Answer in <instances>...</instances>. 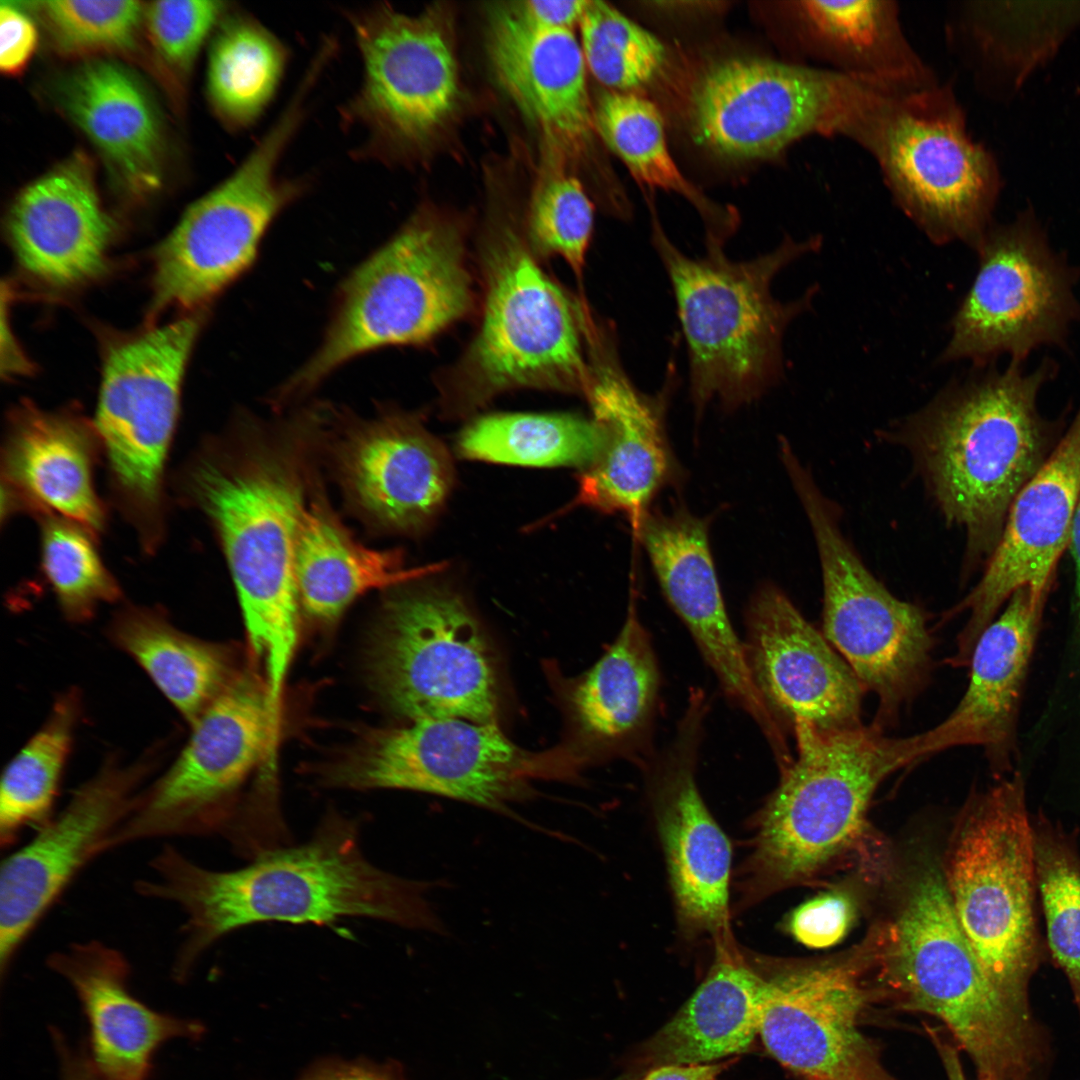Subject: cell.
Wrapping results in <instances>:
<instances>
[{"instance_id":"43","label":"cell","mask_w":1080,"mask_h":1080,"mask_svg":"<svg viewBox=\"0 0 1080 1080\" xmlns=\"http://www.w3.org/2000/svg\"><path fill=\"white\" fill-rule=\"evenodd\" d=\"M79 712L76 690L59 696L43 726L6 766L0 788L3 849L14 845L25 829L38 830L53 817Z\"/></svg>"},{"instance_id":"33","label":"cell","mask_w":1080,"mask_h":1080,"mask_svg":"<svg viewBox=\"0 0 1080 1080\" xmlns=\"http://www.w3.org/2000/svg\"><path fill=\"white\" fill-rule=\"evenodd\" d=\"M1080 28V1H960L949 8V49L988 98L1012 100Z\"/></svg>"},{"instance_id":"44","label":"cell","mask_w":1080,"mask_h":1080,"mask_svg":"<svg viewBox=\"0 0 1080 1080\" xmlns=\"http://www.w3.org/2000/svg\"><path fill=\"white\" fill-rule=\"evenodd\" d=\"M1033 835L1049 948L1068 979L1080 1018V857L1049 825L1033 827Z\"/></svg>"},{"instance_id":"37","label":"cell","mask_w":1080,"mask_h":1080,"mask_svg":"<svg viewBox=\"0 0 1080 1080\" xmlns=\"http://www.w3.org/2000/svg\"><path fill=\"white\" fill-rule=\"evenodd\" d=\"M714 946L705 979L651 1041L650 1051L663 1065L714 1063L746 1052L759 1035L763 974L733 936Z\"/></svg>"},{"instance_id":"39","label":"cell","mask_w":1080,"mask_h":1080,"mask_svg":"<svg viewBox=\"0 0 1080 1080\" xmlns=\"http://www.w3.org/2000/svg\"><path fill=\"white\" fill-rule=\"evenodd\" d=\"M110 633L192 725L229 684L225 651L178 630L157 610L127 608Z\"/></svg>"},{"instance_id":"30","label":"cell","mask_w":1080,"mask_h":1080,"mask_svg":"<svg viewBox=\"0 0 1080 1080\" xmlns=\"http://www.w3.org/2000/svg\"><path fill=\"white\" fill-rule=\"evenodd\" d=\"M659 690L657 657L632 596L615 641L568 691V748L580 764L625 758L644 767L653 756Z\"/></svg>"},{"instance_id":"17","label":"cell","mask_w":1080,"mask_h":1080,"mask_svg":"<svg viewBox=\"0 0 1080 1080\" xmlns=\"http://www.w3.org/2000/svg\"><path fill=\"white\" fill-rule=\"evenodd\" d=\"M200 323L188 316L152 328L114 345L104 360L94 429L120 505L146 549L160 538L164 467Z\"/></svg>"},{"instance_id":"40","label":"cell","mask_w":1080,"mask_h":1080,"mask_svg":"<svg viewBox=\"0 0 1080 1080\" xmlns=\"http://www.w3.org/2000/svg\"><path fill=\"white\" fill-rule=\"evenodd\" d=\"M593 119L596 132L639 183L685 197L704 219L706 247L724 248L736 230V216L711 203L685 178L669 151L664 121L653 102L607 89L593 104Z\"/></svg>"},{"instance_id":"41","label":"cell","mask_w":1080,"mask_h":1080,"mask_svg":"<svg viewBox=\"0 0 1080 1080\" xmlns=\"http://www.w3.org/2000/svg\"><path fill=\"white\" fill-rule=\"evenodd\" d=\"M604 446V432L592 418L570 414H494L477 419L460 434V456L525 466L587 469Z\"/></svg>"},{"instance_id":"52","label":"cell","mask_w":1080,"mask_h":1080,"mask_svg":"<svg viewBox=\"0 0 1080 1080\" xmlns=\"http://www.w3.org/2000/svg\"><path fill=\"white\" fill-rule=\"evenodd\" d=\"M297 1080H408L400 1065L370 1060L325 1059L309 1067Z\"/></svg>"},{"instance_id":"13","label":"cell","mask_w":1080,"mask_h":1080,"mask_svg":"<svg viewBox=\"0 0 1080 1080\" xmlns=\"http://www.w3.org/2000/svg\"><path fill=\"white\" fill-rule=\"evenodd\" d=\"M975 250L978 270L943 359L984 367L1002 356L1026 363L1044 347L1068 350L1080 324V265L1054 247L1034 208L994 223Z\"/></svg>"},{"instance_id":"20","label":"cell","mask_w":1080,"mask_h":1080,"mask_svg":"<svg viewBox=\"0 0 1080 1080\" xmlns=\"http://www.w3.org/2000/svg\"><path fill=\"white\" fill-rule=\"evenodd\" d=\"M854 959L792 964L764 976L759 1036L802 1080H898L861 1029L870 1000Z\"/></svg>"},{"instance_id":"51","label":"cell","mask_w":1080,"mask_h":1080,"mask_svg":"<svg viewBox=\"0 0 1080 1080\" xmlns=\"http://www.w3.org/2000/svg\"><path fill=\"white\" fill-rule=\"evenodd\" d=\"M38 45V31L32 18L15 2L0 6V68L16 75L23 71Z\"/></svg>"},{"instance_id":"14","label":"cell","mask_w":1080,"mask_h":1080,"mask_svg":"<svg viewBox=\"0 0 1080 1080\" xmlns=\"http://www.w3.org/2000/svg\"><path fill=\"white\" fill-rule=\"evenodd\" d=\"M574 776L566 748L533 753L497 723L422 719L367 734L323 778L334 787L401 789L468 802L512 815L535 778Z\"/></svg>"},{"instance_id":"2","label":"cell","mask_w":1080,"mask_h":1080,"mask_svg":"<svg viewBox=\"0 0 1080 1080\" xmlns=\"http://www.w3.org/2000/svg\"><path fill=\"white\" fill-rule=\"evenodd\" d=\"M1058 372L1048 356L1032 369L990 364L884 432L908 451L944 519L963 529L970 560L991 554L1015 497L1043 464L1038 397Z\"/></svg>"},{"instance_id":"16","label":"cell","mask_w":1080,"mask_h":1080,"mask_svg":"<svg viewBox=\"0 0 1080 1080\" xmlns=\"http://www.w3.org/2000/svg\"><path fill=\"white\" fill-rule=\"evenodd\" d=\"M815 539L823 586V635L888 719L927 678L931 637L921 610L895 597L843 535L837 514L808 470L787 466Z\"/></svg>"},{"instance_id":"57","label":"cell","mask_w":1080,"mask_h":1080,"mask_svg":"<svg viewBox=\"0 0 1080 1080\" xmlns=\"http://www.w3.org/2000/svg\"><path fill=\"white\" fill-rule=\"evenodd\" d=\"M927 1032L941 1059L947 1080H967L958 1047L943 1039L935 1029L927 1028Z\"/></svg>"},{"instance_id":"49","label":"cell","mask_w":1080,"mask_h":1080,"mask_svg":"<svg viewBox=\"0 0 1080 1080\" xmlns=\"http://www.w3.org/2000/svg\"><path fill=\"white\" fill-rule=\"evenodd\" d=\"M227 9L221 1H155L144 7L143 20L161 60L176 71L186 72Z\"/></svg>"},{"instance_id":"1","label":"cell","mask_w":1080,"mask_h":1080,"mask_svg":"<svg viewBox=\"0 0 1080 1080\" xmlns=\"http://www.w3.org/2000/svg\"><path fill=\"white\" fill-rule=\"evenodd\" d=\"M139 894L177 904L185 914L173 971L184 979L214 943L244 926L267 921L328 925L347 917L381 920L443 933L428 899L432 882L411 880L371 863L359 826L326 816L312 837L264 851L248 865L211 870L166 844L152 859Z\"/></svg>"},{"instance_id":"21","label":"cell","mask_w":1080,"mask_h":1080,"mask_svg":"<svg viewBox=\"0 0 1080 1080\" xmlns=\"http://www.w3.org/2000/svg\"><path fill=\"white\" fill-rule=\"evenodd\" d=\"M707 715L694 689L671 743L644 768L663 843L681 931L714 942L732 935L729 924L731 847L698 789L696 768Z\"/></svg>"},{"instance_id":"10","label":"cell","mask_w":1080,"mask_h":1080,"mask_svg":"<svg viewBox=\"0 0 1080 1080\" xmlns=\"http://www.w3.org/2000/svg\"><path fill=\"white\" fill-rule=\"evenodd\" d=\"M889 93L805 64L727 58L695 80L689 119L700 143L729 158L776 157L812 135L862 148Z\"/></svg>"},{"instance_id":"38","label":"cell","mask_w":1080,"mask_h":1080,"mask_svg":"<svg viewBox=\"0 0 1080 1080\" xmlns=\"http://www.w3.org/2000/svg\"><path fill=\"white\" fill-rule=\"evenodd\" d=\"M437 568L405 569L399 554L357 542L325 500L306 504L299 522L295 572L301 608L331 623L363 593L417 579Z\"/></svg>"},{"instance_id":"45","label":"cell","mask_w":1080,"mask_h":1080,"mask_svg":"<svg viewBox=\"0 0 1080 1080\" xmlns=\"http://www.w3.org/2000/svg\"><path fill=\"white\" fill-rule=\"evenodd\" d=\"M41 528L42 570L69 621H88L101 604L119 599L120 588L105 568L90 530L52 515L43 518Z\"/></svg>"},{"instance_id":"23","label":"cell","mask_w":1080,"mask_h":1080,"mask_svg":"<svg viewBox=\"0 0 1080 1080\" xmlns=\"http://www.w3.org/2000/svg\"><path fill=\"white\" fill-rule=\"evenodd\" d=\"M608 328L595 321L585 336L591 376L586 398L604 432V446L580 476L576 503L625 513L634 524L675 475L664 418L676 374L671 364L661 391H640L623 368Z\"/></svg>"},{"instance_id":"58","label":"cell","mask_w":1080,"mask_h":1080,"mask_svg":"<svg viewBox=\"0 0 1080 1080\" xmlns=\"http://www.w3.org/2000/svg\"><path fill=\"white\" fill-rule=\"evenodd\" d=\"M1069 547L1075 565L1077 610L1080 623V496L1073 519Z\"/></svg>"},{"instance_id":"24","label":"cell","mask_w":1080,"mask_h":1080,"mask_svg":"<svg viewBox=\"0 0 1080 1080\" xmlns=\"http://www.w3.org/2000/svg\"><path fill=\"white\" fill-rule=\"evenodd\" d=\"M745 656L768 709L785 727H862L864 688L830 643L778 587L766 584L746 610Z\"/></svg>"},{"instance_id":"47","label":"cell","mask_w":1080,"mask_h":1080,"mask_svg":"<svg viewBox=\"0 0 1080 1080\" xmlns=\"http://www.w3.org/2000/svg\"><path fill=\"white\" fill-rule=\"evenodd\" d=\"M594 226V207L581 182L556 162L543 169L528 213L532 250L561 256L582 281Z\"/></svg>"},{"instance_id":"32","label":"cell","mask_w":1080,"mask_h":1080,"mask_svg":"<svg viewBox=\"0 0 1080 1080\" xmlns=\"http://www.w3.org/2000/svg\"><path fill=\"white\" fill-rule=\"evenodd\" d=\"M47 963L81 1002L90 1026V1060L104 1080H146L163 1043L201 1033L199 1024L136 999L128 989V961L111 946L97 940L73 943L50 954Z\"/></svg>"},{"instance_id":"53","label":"cell","mask_w":1080,"mask_h":1080,"mask_svg":"<svg viewBox=\"0 0 1080 1080\" xmlns=\"http://www.w3.org/2000/svg\"><path fill=\"white\" fill-rule=\"evenodd\" d=\"M587 0L523 1L511 3L528 22L547 28L573 29L583 15Z\"/></svg>"},{"instance_id":"48","label":"cell","mask_w":1080,"mask_h":1080,"mask_svg":"<svg viewBox=\"0 0 1080 1080\" xmlns=\"http://www.w3.org/2000/svg\"><path fill=\"white\" fill-rule=\"evenodd\" d=\"M34 5L58 49L70 55L133 48L145 7L139 1L55 0Z\"/></svg>"},{"instance_id":"34","label":"cell","mask_w":1080,"mask_h":1080,"mask_svg":"<svg viewBox=\"0 0 1080 1080\" xmlns=\"http://www.w3.org/2000/svg\"><path fill=\"white\" fill-rule=\"evenodd\" d=\"M97 442L95 429L73 415L30 403L17 408L3 449L2 510L24 505L101 530L104 511L92 478Z\"/></svg>"},{"instance_id":"31","label":"cell","mask_w":1080,"mask_h":1080,"mask_svg":"<svg viewBox=\"0 0 1080 1080\" xmlns=\"http://www.w3.org/2000/svg\"><path fill=\"white\" fill-rule=\"evenodd\" d=\"M7 226L18 262L45 284L78 285L105 268L113 223L83 154L26 186L9 210Z\"/></svg>"},{"instance_id":"12","label":"cell","mask_w":1080,"mask_h":1080,"mask_svg":"<svg viewBox=\"0 0 1080 1080\" xmlns=\"http://www.w3.org/2000/svg\"><path fill=\"white\" fill-rule=\"evenodd\" d=\"M369 669L383 701L411 721L497 723L494 654L462 595L446 584L406 587L387 599Z\"/></svg>"},{"instance_id":"5","label":"cell","mask_w":1080,"mask_h":1080,"mask_svg":"<svg viewBox=\"0 0 1080 1080\" xmlns=\"http://www.w3.org/2000/svg\"><path fill=\"white\" fill-rule=\"evenodd\" d=\"M652 243L669 277L686 341L690 394L698 411L716 399L734 410L760 398L782 373V340L789 323L810 304L812 293L783 303L774 298V277L821 239L786 238L775 249L733 261L723 248L691 257L653 220Z\"/></svg>"},{"instance_id":"36","label":"cell","mask_w":1080,"mask_h":1080,"mask_svg":"<svg viewBox=\"0 0 1080 1080\" xmlns=\"http://www.w3.org/2000/svg\"><path fill=\"white\" fill-rule=\"evenodd\" d=\"M65 114L101 152L122 186L145 196L162 180V136L149 95L125 67L89 60L57 88Z\"/></svg>"},{"instance_id":"42","label":"cell","mask_w":1080,"mask_h":1080,"mask_svg":"<svg viewBox=\"0 0 1080 1080\" xmlns=\"http://www.w3.org/2000/svg\"><path fill=\"white\" fill-rule=\"evenodd\" d=\"M286 61L284 45L254 17H228L208 63V96L217 115L232 128L253 124L272 100Z\"/></svg>"},{"instance_id":"9","label":"cell","mask_w":1080,"mask_h":1080,"mask_svg":"<svg viewBox=\"0 0 1080 1080\" xmlns=\"http://www.w3.org/2000/svg\"><path fill=\"white\" fill-rule=\"evenodd\" d=\"M945 881L958 921L984 971L1012 1005L1031 1013L1040 962L1033 826L1014 773L968 803Z\"/></svg>"},{"instance_id":"22","label":"cell","mask_w":1080,"mask_h":1080,"mask_svg":"<svg viewBox=\"0 0 1080 1080\" xmlns=\"http://www.w3.org/2000/svg\"><path fill=\"white\" fill-rule=\"evenodd\" d=\"M143 766L112 762L82 784L65 808L1 863L0 970L2 977L21 945L77 874L106 852L112 834L140 794Z\"/></svg>"},{"instance_id":"11","label":"cell","mask_w":1080,"mask_h":1080,"mask_svg":"<svg viewBox=\"0 0 1080 1080\" xmlns=\"http://www.w3.org/2000/svg\"><path fill=\"white\" fill-rule=\"evenodd\" d=\"M864 150L897 205L934 241L975 249L995 223L1000 169L971 137L950 86L891 94Z\"/></svg>"},{"instance_id":"15","label":"cell","mask_w":1080,"mask_h":1080,"mask_svg":"<svg viewBox=\"0 0 1080 1080\" xmlns=\"http://www.w3.org/2000/svg\"><path fill=\"white\" fill-rule=\"evenodd\" d=\"M309 89L297 92L240 166L192 203L154 257L151 315L169 307L196 309L253 262L275 217L302 192L278 174L280 159L302 121Z\"/></svg>"},{"instance_id":"8","label":"cell","mask_w":1080,"mask_h":1080,"mask_svg":"<svg viewBox=\"0 0 1080 1080\" xmlns=\"http://www.w3.org/2000/svg\"><path fill=\"white\" fill-rule=\"evenodd\" d=\"M482 267L483 319L455 377L450 408L465 413L521 387L586 396L591 376L585 326L591 313L585 302L567 297L506 223L489 231Z\"/></svg>"},{"instance_id":"4","label":"cell","mask_w":1080,"mask_h":1080,"mask_svg":"<svg viewBox=\"0 0 1080 1080\" xmlns=\"http://www.w3.org/2000/svg\"><path fill=\"white\" fill-rule=\"evenodd\" d=\"M796 753L755 817L752 848L738 881L742 907L809 880L863 835L879 784L925 757L922 734L879 728L821 731L793 726Z\"/></svg>"},{"instance_id":"25","label":"cell","mask_w":1080,"mask_h":1080,"mask_svg":"<svg viewBox=\"0 0 1080 1080\" xmlns=\"http://www.w3.org/2000/svg\"><path fill=\"white\" fill-rule=\"evenodd\" d=\"M1080 496V406L1057 447L1015 497L1000 538L976 586L951 614L968 611L952 662L969 663L982 632L1020 588L1049 592L1069 546Z\"/></svg>"},{"instance_id":"54","label":"cell","mask_w":1080,"mask_h":1080,"mask_svg":"<svg viewBox=\"0 0 1080 1080\" xmlns=\"http://www.w3.org/2000/svg\"><path fill=\"white\" fill-rule=\"evenodd\" d=\"M7 295L2 287V300H1V371L4 376H16L27 374L31 371L32 366L28 358L20 349L18 343L14 338L13 331L10 326Z\"/></svg>"},{"instance_id":"7","label":"cell","mask_w":1080,"mask_h":1080,"mask_svg":"<svg viewBox=\"0 0 1080 1080\" xmlns=\"http://www.w3.org/2000/svg\"><path fill=\"white\" fill-rule=\"evenodd\" d=\"M471 305L461 230L432 208H419L346 278L321 344L278 399L303 395L358 355L424 342Z\"/></svg>"},{"instance_id":"46","label":"cell","mask_w":1080,"mask_h":1080,"mask_svg":"<svg viewBox=\"0 0 1080 1080\" xmlns=\"http://www.w3.org/2000/svg\"><path fill=\"white\" fill-rule=\"evenodd\" d=\"M578 26L587 68L608 90L632 92L664 65L662 42L604 1L587 0Z\"/></svg>"},{"instance_id":"29","label":"cell","mask_w":1080,"mask_h":1080,"mask_svg":"<svg viewBox=\"0 0 1080 1080\" xmlns=\"http://www.w3.org/2000/svg\"><path fill=\"white\" fill-rule=\"evenodd\" d=\"M1048 592L1018 589L978 638L968 665L969 683L949 716L922 733L926 756L950 747L985 749L994 769L1010 770L1029 662Z\"/></svg>"},{"instance_id":"19","label":"cell","mask_w":1080,"mask_h":1080,"mask_svg":"<svg viewBox=\"0 0 1080 1080\" xmlns=\"http://www.w3.org/2000/svg\"><path fill=\"white\" fill-rule=\"evenodd\" d=\"M267 685L250 675L229 682L192 725L172 766L140 792L106 850L140 840L220 834L238 828L236 794L270 741L275 722Z\"/></svg>"},{"instance_id":"35","label":"cell","mask_w":1080,"mask_h":1080,"mask_svg":"<svg viewBox=\"0 0 1080 1080\" xmlns=\"http://www.w3.org/2000/svg\"><path fill=\"white\" fill-rule=\"evenodd\" d=\"M790 11L818 68L894 93L939 83L906 36L895 1L805 0Z\"/></svg>"},{"instance_id":"6","label":"cell","mask_w":1080,"mask_h":1080,"mask_svg":"<svg viewBox=\"0 0 1080 1080\" xmlns=\"http://www.w3.org/2000/svg\"><path fill=\"white\" fill-rule=\"evenodd\" d=\"M889 936L886 979L904 1008L941 1020L979 1080H1028L1042 1058L1039 1026L987 976L937 869L917 878Z\"/></svg>"},{"instance_id":"3","label":"cell","mask_w":1080,"mask_h":1080,"mask_svg":"<svg viewBox=\"0 0 1080 1080\" xmlns=\"http://www.w3.org/2000/svg\"><path fill=\"white\" fill-rule=\"evenodd\" d=\"M187 495L221 541L252 650L277 708L298 636L296 540L304 502L297 463L266 447L207 451L184 473Z\"/></svg>"},{"instance_id":"18","label":"cell","mask_w":1080,"mask_h":1080,"mask_svg":"<svg viewBox=\"0 0 1080 1080\" xmlns=\"http://www.w3.org/2000/svg\"><path fill=\"white\" fill-rule=\"evenodd\" d=\"M363 75L343 110L365 138L360 154L389 160L415 153L455 115L461 88L448 15H407L385 5L348 13Z\"/></svg>"},{"instance_id":"55","label":"cell","mask_w":1080,"mask_h":1080,"mask_svg":"<svg viewBox=\"0 0 1080 1080\" xmlns=\"http://www.w3.org/2000/svg\"><path fill=\"white\" fill-rule=\"evenodd\" d=\"M724 1068L722 1063L664 1064L650 1071L641 1080H717Z\"/></svg>"},{"instance_id":"26","label":"cell","mask_w":1080,"mask_h":1080,"mask_svg":"<svg viewBox=\"0 0 1080 1080\" xmlns=\"http://www.w3.org/2000/svg\"><path fill=\"white\" fill-rule=\"evenodd\" d=\"M634 528L668 603L687 627L724 695L748 714L771 748L785 732L759 694L744 642L729 619L708 539V524L685 509L646 511Z\"/></svg>"},{"instance_id":"28","label":"cell","mask_w":1080,"mask_h":1080,"mask_svg":"<svg viewBox=\"0 0 1080 1080\" xmlns=\"http://www.w3.org/2000/svg\"><path fill=\"white\" fill-rule=\"evenodd\" d=\"M487 50L500 86L556 151L578 155L593 144L588 68L573 29L541 27L511 4L497 7Z\"/></svg>"},{"instance_id":"56","label":"cell","mask_w":1080,"mask_h":1080,"mask_svg":"<svg viewBox=\"0 0 1080 1080\" xmlns=\"http://www.w3.org/2000/svg\"><path fill=\"white\" fill-rule=\"evenodd\" d=\"M55 1034V1042L61 1064L62 1080H104L97 1073L90 1059L71 1051L62 1037Z\"/></svg>"},{"instance_id":"50","label":"cell","mask_w":1080,"mask_h":1080,"mask_svg":"<svg viewBox=\"0 0 1080 1080\" xmlns=\"http://www.w3.org/2000/svg\"><path fill=\"white\" fill-rule=\"evenodd\" d=\"M855 905L844 892L830 891L813 897L791 914L788 929L809 948H827L839 943L855 918Z\"/></svg>"},{"instance_id":"27","label":"cell","mask_w":1080,"mask_h":1080,"mask_svg":"<svg viewBox=\"0 0 1080 1080\" xmlns=\"http://www.w3.org/2000/svg\"><path fill=\"white\" fill-rule=\"evenodd\" d=\"M337 466L352 504L371 522L416 533L440 511L453 485L443 444L414 417L388 413L354 427Z\"/></svg>"}]
</instances>
